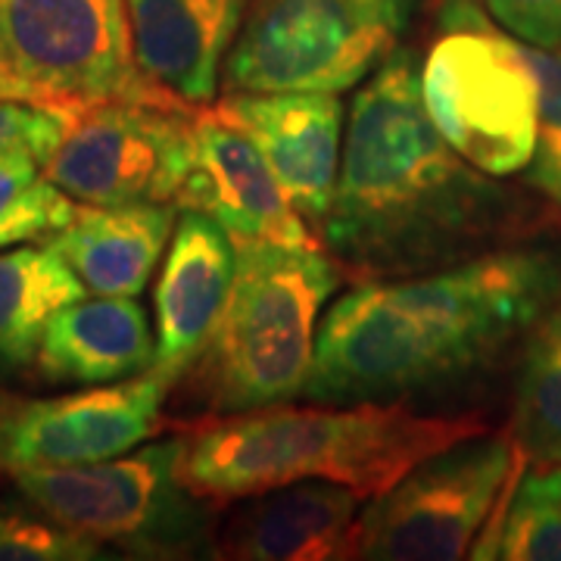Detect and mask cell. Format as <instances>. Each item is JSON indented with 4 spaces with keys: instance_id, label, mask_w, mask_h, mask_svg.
<instances>
[{
    "instance_id": "3957f363",
    "label": "cell",
    "mask_w": 561,
    "mask_h": 561,
    "mask_svg": "<svg viewBox=\"0 0 561 561\" xmlns=\"http://www.w3.org/2000/svg\"><path fill=\"white\" fill-rule=\"evenodd\" d=\"M478 431V419L419 415L405 402H280L219 415L184 437L181 481L206 502L250 500L297 481L343 483L375 500L419 461Z\"/></svg>"
},
{
    "instance_id": "9a60e30c",
    "label": "cell",
    "mask_w": 561,
    "mask_h": 561,
    "mask_svg": "<svg viewBox=\"0 0 561 561\" xmlns=\"http://www.w3.org/2000/svg\"><path fill=\"white\" fill-rule=\"evenodd\" d=\"M138 69L172 98L216 101L221 66L250 0H125Z\"/></svg>"
},
{
    "instance_id": "5bb4252c",
    "label": "cell",
    "mask_w": 561,
    "mask_h": 561,
    "mask_svg": "<svg viewBox=\"0 0 561 561\" xmlns=\"http://www.w3.org/2000/svg\"><path fill=\"white\" fill-rule=\"evenodd\" d=\"M234 280V243L219 221L197 209H179L165 250L153 309L157 359L153 371L175 383L194 365L219 321Z\"/></svg>"
},
{
    "instance_id": "8fae6325",
    "label": "cell",
    "mask_w": 561,
    "mask_h": 561,
    "mask_svg": "<svg viewBox=\"0 0 561 561\" xmlns=\"http://www.w3.org/2000/svg\"><path fill=\"white\" fill-rule=\"evenodd\" d=\"M172 381L160 371L94 383L79 393L16 405L0 419V468L50 471L116 459L150 440Z\"/></svg>"
},
{
    "instance_id": "603a6c76",
    "label": "cell",
    "mask_w": 561,
    "mask_h": 561,
    "mask_svg": "<svg viewBox=\"0 0 561 561\" xmlns=\"http://www.w3.org/2000/svg\"><path fill=\"white\" fill-rule=\"evenodd\" d=\"M98 549L101 542L62 527L32 502L0 505V561H81Z\"/></svg>"
},
{
    "instance_id": "277c9868",
    "label": "cell",
    "mask_w": 561,
    "mask_h": 561,
    "mask_svg": "<svg viewBox=\"0 0 561 561\" xmlns=\"http://www.w3.org/2000/svg\"><path fill=\"white\" fill-rule=\"evenodd\" d=\"M341 262L319 247L234 243V280L191 375V397L216 415L302 397L321 309L341 287Z\"/></svg>"
},
{
    "instance_id": "4fadbf2b",
    "label": "cell",
    "mask_w": 561,
    "mask_h": 561,
    "mask_svg": "<svg viewBox=\"0 0 561 561\" xmlns=\"http://www.w3.org/2000/svg\"><path fill=\"white\" fill-rule=\"evenodd\" d=\"M219 116L256 144L316 231L331 213L343 160V103L319 91H228Z\"/></svg>"
},
{
    "instance_id": "e0dca14e",
    "label": "cell",
    "mask_w": 561,
    "mask_h": 561,
    "mask_svg": "<svg viewBox=\"0 0 561 561\" xmlns=\"http://www.w3.org/2000/svg\"><path fill=\"white\" fill-rule=\"evenodd\" d=\"M179 221L175 203L76 206L50 247L98 297H140L169 250Z\"/></svg>"
},
{
    "instance_id": "ba28073f",
    "label": "cell",
    "mask_w": 561,
    "mask_h": 561,
    "mask_svg": "<svg viewBox=\"0 0 561 561\" xmlns=\"http://www.w3.org/2000/svg\"><path fill=\"white\" fill-rule=\"evenodd\" d=\"M181 459L184 437L94 465L20 471L13 481L22 500L101 546L179 559L201 552L213 522L206 500L181 481Z\"/></svg>"
},
{
    "instance_id": "8992f818",
    "label": "cell",
    "mask_w": 561,
    "mask_h": 561,
    "mask_svg": "<svg viewBox=\"0 0 561 561\" xmlns=\"http://www.w3.org/2000/svg\"><path fill=\"white\" fill-rule=\"evenodd\" d=\"M0 98L69 122L110 101H179L138 69L125 0H0Z\"/></svg>"
},
{
    "instance_id": "9c48e42d",
    "label": "cell",
    "mask_w": 561,
    "mask_h": 561,
    "mask_svg": "<svg viewBox=\"0 0 561 561\" xmlns=\"http://www.w3.org/2000/svg\"><path fill=\"white\" fill-rule=\"evenodd\" d=\"M515 459L512 434L478 431L419 461L362 508L356 559L456 561L471 556L512 481Z\"/></svg>"
},
{
    "instance_id": "7402d4cb",
    "label": "cell",
    "mask_w": 561,
    "mask_h": 561,
    "mask_svg": "<svg viewBox=\"0 0 561 561\" xmlns=\"http://www.w3.org/2000/svg\"><path fill=\"white\" fill-rule=\"evenodd\" d=\"M76 216V201L44 175L28 153L0 160V250L54 238Z\"/></svg>"
},
{
    "instance_id": "484cf974",
    "label": "cell",
    "mask_w": 561,
    "mask_h": 561,
    "mask_svg": "<svg viewBox=\"0 0 561 561\" xmlns=\"http://www.w3.org/2000/svg\"><path fill=\"white\" fill-rule=\"evenodd\" d=\"M481 7L515 38L561 47V0H481Z\"/></svg>"
},
{
    "instance_id": "cb8c5ba5",
    "label": "cell",
    "mask_w": 561,
    "mask_h": 561,
    "mask_svg": "<svg viewBox=\"0 0 561 561\" xmlns=\"http://www.w3.org/2000/svg\"><path fill=\"white\" fill-rule=\"evenodd\" d=\"M540 81L537 147L527 165V181L561 209V47H527Z\"/></svg>"
},
{
    "instance_id": "2e32d148",
    "label": "cell",
    "mask_w": 561,
    "mask_h": 561,
    "mask_svg": "<svg viewBox=\"0 0 561 561\" xmlns=\"http://www.w3.org/2000/svg\"><path fill=\"white\" fill-rule=\"evenodd\" d=\"M225 527L219 556L241 561L356 559L362 500L331 481H297L250 496Z\"/></svg>"
},
{
    "instance_id": "d6986e66",
    "label": "cell",
    "mask_w": 561,
    "mask_h": 561,
    "mask_svg": "<svg viewBox=\"0 0 561 561\" xmlns=\"http://www.w3.org/2000/svg\"><path fill=\"white\" fill-rule=\"evenodd\" d=\"M84 294L88 287L50 243L7 247L0 253V378L35 365L47 321Z\"/></svg>"
},
{
    "instance_id": "d4e9b609",
    "label": "cell",
    "mask_w": 561,
    "mask_h": 561,
    "mask_svg": "<svg viewBox=\"0 0 561 561\" xmlns=\"http://www.w3.org/2000/svg\"><path fill=\"white\" fill-rule=\"evenodd\" d=\"M69 131V119L41 103L0 98V160L28 153L47 165Z\"/></svg>"
},
{
    "instance_id": "ffe728a7",
    "label": "cell",
    "mask_w": 561,
    "mask_h": 561,
    "mask_svg": "<svg viewBox=\"0 0 561 561\" xmlns=\"http://www.w3.org/2000/svg\"><path fill=\"white\" fill-rule=\"evenodd\" d=\"M512 443L530 465H561V294L524 337Z\"/></svg>"
},
{
    "instance_id": "7a4b0ae2",
    "label": "cell",
    "mask_w": 561,
    "mask_h": 561,
    "mask_svg": "<svg viewBox=\"0 0 561 561\" xmlns=\"http://www.w3.org/2000/svg\"><path fill=\"white\" fill-rule=\"evenodd\" d=\"M505 213L508 194L446 144L424 110L415 62L393 50L353 101L319 241L343 272L405 278L459 262L500 231Z\"/></svg>"
},
{
    "instance_id": "7c38bea8",
    "label": "cell",
    "mask_w": 561,
    "mask_h": 561,
    "mask_svg": "<svg viewBox=\"0 0 561 561\" xmlns=\"http://www.w3.org/2000/svg\"><path fill=\"white\" fill-rule=\"evenodd\" d=\"M175 206L219 221L231 243H321L256 144L209 103L194 113V162Z\"/></svg>"
},
{
    "instance_id": "ac0fdd59",
    "label": "cell",
    "mask_w": 561,
    "mask_h": 561,
    "mask_svg": "<svg viewBox=\"0 0 561 561\" xmlns=\"http://www.w3.org/2000/svg\"><path fill=\"white\" fill-rule=\"evenodd\" d=\"M153 359L157 341L135 297H81L47 321L35 365L44 381L94 387L144 375Z\"/></svg>"
},
{
    "instance_id": "5b68a950",
    "label": "cell",
    "mask_w": 561,
    "mask_h": 561,
    "mask_svg": "<svg viewBox=\"0 0 561 561\" xmlns=\"http://www.w3.org/2000/svg\"><path fill=\"white\" fill-rule=\"evenodd\" d=\"M421 69V101L446 144L490 179L524 172L537 147L540 81L527 47L474 0H446Z\"/></svg>"
},
{
    "instance_id": "44dd1931",
    "label": "cell",
    "mask_w": 561,
    "mask_h": 561,
    "mask_svg": "<svg viewBox=\"0 0 561 561\" xmlns=\"http://www.w3.org/2000/svg\"><path fill=\"white\" fill-rule=\"evenodd\" d=\"M474 559L561 561V465H530L512 486L500 530H486Z\"/></svg>"
},
{
    "instance_id": "6da1fadb",
    "label": "cell",
    "mask_w": 561,
    "mask_h": 561,
    "mask_svg": "<svg viewBox=\"0 0 561 561\" xmlns=\"http://www.w3.org/2000/svg\"><path fill=\"white\" fill-rule=\"evenodd\" d=\"M561 294V260L505 247L415 278H371L324 312L302 397L402 402L478 371Z\"/></svg>"
},
{
    "instance_id": "52a82bcc",
    "label": "cell",
    "mask_w": 561,
    "mask_h": 561,
    "mask_svg": "<svg viewBox=\"0 0 561 561\" xmlns=\"http://www.w3.org/2000/svg\"><path fill=\"white\" fill-rule=\"evenodd\" d=\"M415 0H250L221 81L228 91L341 94L381 66Z\"/></svg>"
},
{
    "instance_id": "30bf717a",
    "label": "cell",
    "mask_w": 561,
    "mask_h": 561,
    "mask_svg": "<svg viewBox=\"0 0 561 561\" xmlns=\"http://www.w3.org/2000/svg\"><path fill=\"white\" fill-rule=\"evenodd\" d=\"M194 113L181 101H110L69 122L44 175L88 206L175 203L194 162Z\"/></svg>"
}]
</instances>
